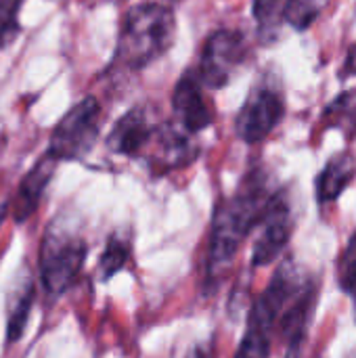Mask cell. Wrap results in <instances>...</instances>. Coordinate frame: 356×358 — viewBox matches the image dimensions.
<instances>
[{
  "label": "cell",
  "instance_id": "8992f818",
  "mask_svg": "<svg viewBox=\"0 0 356 358\" xmlns=\"http://www.w3.org/2000/svg\"><path fill=\"white\" fill-rule=\"evenodd\" d=\"M285 101L275 84H258L235 117V132L243 143L264 141L283 120Z\"/></svg>",
  "mask_w": 356,
  "mask_h": 358
},
{
  "label": "cell",
  "instance_id": "9a60e30c",
  "mask_svg": "<svg viewBox=\"0 0 356 358\" xmlns=\"http://www.w3.org/2000/svg\"><path fill=\"white\" fill-rule=\"evenodd\" d=\"M130 260V241L120 233L111 235L105 243V250L99 258V277L101 281H109L118 271L126 266Z\"/></svg>",
  "mask_w": 356,
  "mask_h": 358
},
{
  "label": "cell",
  "instance_id": "e0dca14e",
  "mask_svg": "<svg viewBox=\"0 0 356 358\" xmlns=\"http://www.w3.org/2000/svg\"><path fill=\"white\" fill-rule=\"evenodd\" d=\"M271 357V329L248 321L245 336L237 348L235 358H269Z\"/></svg>",
  "mask_w": 356,
  "mask_h": 358
},
{
  "label": "cell",
  "instance_id": "ba28073f",
  "mask_svg": "<svg viewBox=\"0 0 356 358\" xmlns=\"http://www.w3.org/2000/svg\"><path fill=\"white\" fill-rule=\"evenodd\" d=\"M258 227H260V235L254 243L252 264L266 266V264L275 262L277 256L285 250V245L292 237V231H294L292 208L283 193H273Z\"/></svg>",
  "mask_w": 356,
  "mask_h": 358
},
{
  "label": "cell",
  "instance_id": "2e32d148",
  "mask_svg": "<svg viewBox=\"0 0 356 358\" xmlns=\"http://www.w3.org/2000/svg\"><path fill=\"white\" fill-rule=\"evenodd\" d=\"M325 6H327V0H285L283 23L292 25L298 31H304L319 19Z\"/></svg>",
  "mask_w": 356,
  "mask_h": 358
},
{
  "label": "cell",
  "instance_id": "484cf974",
  "mask_svg": "<svg viewBox=\"0 0 356 358\" xmlns=\"http://www.w3.org/2000/svg\"><path fill=\"white\" fill-rule=\"evenodd\" d=\"M290 358H294V357H290Z\"/></svg>",
  "mask_w": 356,
  "mask_h": 358
},
{
  "label": "cell",
  "instance_id": "5b68a950",
  "mask_svg": "<svg viewBox=\"0 0 356 358\" xmlns=\"http://www.w3.org/2000/svg\"><path fill=\"white\" fill-rule=\"evenodd\" d=\"M245 55L248 42L241 31L218 29L206 40L195 76L204 88H225L233 71L245 61Z\"/></svg>",
  "mask_w": 356,
  "mask_h": 358
},
{
  "label": "cell",
  "instance_id": "cb8c5ba5",
  "mask_svg": "<svg viewBox=\"0 0 356 358\" xmlns=\"http://www.w3.org/2000/svg\"><path fill=\"white\" fill-rule=\"evenodd\" d=\"M103 2H118V0H103Z\"/></svg>",
  "mask_w": 356,
  "mask_h": 358
},
{
  "label": "cell",
  "instance_id": "d6986e66",
  "mask_svg": "<svg viewBox=\"0 0 356 358\" xmlns=\"http://www.w3.org/2000/svg\"><path fill=\"white\" fill-rule=\"evenodd\" d=\"M23 0H0V50L6 48L19 34L17 13Z\"/></svg>",
  "mask_w": 356,
  "mask_h": 358
},
{
  "label": "cell",
  "instance_id": "8fae6325",
  "mask_svg": "<svg viewBox=\"0 0 356 358\" xmlns=\"http://www.w3.org/2000/svg\"><path fill=\"white\" fill-rule=\"evenodd\" d=\"M59 159H55L48 151L34 164V168L21 178L15 201H13V218L15 222H25L31 218V214L38 210L40 199L48 187V182L52 180L55 172H57Z\"/></svg>",
  "mask_w": 356,
  "mask_h": 358
},
{
  "label": "cell",
  "instance_id": "5bb4252c",
  "mask_svg": "<svg viewBox=\"0 0 356 358\" xmlns=\"http://www.w3.org/2000/svg\"><path fill=\"white\" fill-rule=\"evenodd\" d=\"M254 19L258 25V36L264 44L277 40L283 23V2L281 0H254Z\"/></svg>",
  "mask_w": 356,
  "mask_h": 358
},
{
  "label": "cell",
  "instance_id": "6da1fadb",
  "mask_svg": "<svg viewBox=\"0 0 356 358\" xmlns=\"http://www.w3.org/2000/svg\"><path fill=\"white\" fill-rule=\"evenodd\" d=\"M273 193L262 170L250 172L235 195L222 199L214 212L210 245H208V275L222 273L237 256L241 243L258 227L264 208Z\"/></svg>",
  "mask_w": 356,
  "mask_h": 358
},
{
  "label": "cell",
  "instance_id": "44dd1931",
  "mask_svg": "<svg viewBox=\"0 0 356 358\" xmlns=\"http://www.w3.org/2000/svg\"><path fill=\"white\" fill-rule=\"evenodd\" d=\"M353 76H356V42L348 48V55H346L342 71H340V78H353Z\"/></svg>",
  "mask_w": 356,
  "mask_h": 358
},
{
  "label": "cell",
  "instance_id": "3957f363",
  "mask_svg": "<svg viewBox=\"0 0 356 358\" xmlns=\"http://www.w3.org/2000/svg\"><path fill=\"white\" fill-rule=\"evenodd\" d=\"M88 245L69 224L50 222L38 252L40 283L50 300L61 298L82 273Z\"/></svg>",
  "mask_w": 356,
  "mask_h": 358
},
{
  "label": "cell",
  "instance_id": "52a82bcc",
  "mask_svg": "<svg viewBox=\"0 0 356 358\" xmlns=\"http://www.w3.org/2000/svg\"><path fill=\"white\" fill-rule=\"evenodd\" d=\"M143 153L147 155L149 168L155 174H164L193 164L199 155V147L195 145L193 134L176 122H162L153 124L151 138Z\"/></svg>",
  "mask_w": 356,
  "mask_h": 358
},
{
  "label": "cell",
  "instance_id": "d4e9b609",
  "mask_svg": "<svg viewBox=\"0 0 356 358\" xmlns=\"http://www.w3.org/2000/svg\"><path fill=\"white\" fill-rule=\"evenodd\" d=\"M355 132H356V124H355Z\"/></svg>",
  "mask_w": 356,
  "mask_h": 358
},
{
  "label": "cell",
  "instance_id": "30bf717a",
  "mask_svg": "<svg viewBox=\"0 0 356 358\" xmlns=\"http://www.w3.org/2000/svg\"><path fill=\"white\" fill-rule=\"evenodd\" d=\"M151 132H153V124H149L147 111L143 107H132L109 130L107 147L115 155L136 157V155H143L151 138Z\"/></svg>",
  "mask_w": 356,
  "mask_h": 358
},
{
  "label": "cell",
  "instance_id": "603a6c76",
  "mask_svg": "<svg viewBox=\"0 0 356 358\" xmlns=\"http://www.w3.org/2000/svg\"><path fill=\"white\" fill-rule=\"evenodd\" d=\"M355 292V315H356V289H353Z\"/></svg>",
  "mask_w": 356,
  "mask_h": 358
},
{
  "label": "cell",
  "instance_id": "ac0fdd59",
  "mask_svg": "<svg viewBox=\"0 0 356 358\" xmlns=\"http://www.w3.org/2000/svg\"><path fill=\"white\" fill-rule=\"evenodd\" d=\"M325 124L332 128H344L346 124H356V90L342 92L325 109Z\"/></svg>",
  "mask_w": 356,
  "mask_h": 358
},
{
  "label": "cell",
  "instance_id": "277c9868",
  "mask_svg": "<svg viewBox=\"0 0 356 358\" xmlns=\"http://www.w3.org/2000/svg\"><path fill=\"white\" fill-rule=\"evenodd\" d=\"M101 132V105L94 96L78 101L52 128L48 153L63 159H80L94 147Z\"/></svg>",
  "mask_w": 356,
  "mask_h": 358
},
{
  "label": "cell",
  "instance_id": "7a4b0ae2",
  "mask_svg": "<svg viewBox=\"0 0 356 358\" xmlns=\"http://www.w3.org/2000/svg\"><path fill=\"white\" fill-rule=\"evenodd\" d=\"M176 38L174 10L159 2L132 6L122 21L113 65L122 69H143L170 50Z\"/></svg>",
  "mask_w": 356,
  "mask_h": 358
},
{
  "label": "cell",
  "instance_id": "7c38bea8",
  "mask_svg": "<svg viewBox=\"0 0 356 358\" xmlns=\"http://www.w3.org/2000/svg\"><path fill=\"white\" fill-rule=\"evenodd\" d=\"M356 176V159L342 151L338 155H334L325 168L321 170V174L317 176V199L319 203H332L336 201L346 187L355 180Z\"/></svg>",
  "mask_w": 356,
  "mask_h": 358
},
{
  "label": "cell",
  "instance_id": "ffe728a7",
  "mask_svg": "<svg viewBox=\"0 0 356 358\" xmlns=\"http://www.w3.org/2000/svg\"><path fill=\"white\" fill-rule=\"evenodd\" d=\"M338 281L344 292L356 289V233L346 243L338 262Z\"/></svg>",
  "mask_w": 356,
  "mask_h": 358
},
{
  "label": "cell",
  "instance_id": "4fadbf2b",
  "mask_svg": "<svg viewBox=\"0 0 356 358\" xmlns=\"http://www.w3.org/2000/svg\"><path fill=\"white\" fill-rule=\"evenodd\" d=\"M34 298H36L34 279L29 275H23L21 279H17L15 289L10 292L6 304V344H15L17 340L23 338L34 306Z\"/></svg>",
  "mask_w": 356,
  "mask_h": 358
},
{
  "label": "cell",
  "instance_id": "9c48e42d",
  "mask_svg": "<svg viewBox=\"0 0 356 358\" xmlns=\"http://www.w3.org/2000/svg\"><path fill=\"white\" fill-rule=\"evenodd\" d=\"M172 111L174 122L191 134L206 130L214 122L212 107L204 96V86L195 71H187L176 82L172 92Z\"/></svg>",
  "mask_w": 356,
  "mask_h": 358
},
{
  "label": "cell",
  "instance_id": "7402d4cb",
  "mask_svg": "<svg viewBox=\"0 0 356 358\" xmlns=\"http://www.w3.org/2000/svg\"><path fill=\"white\" fill-rule=\"evenodd\" d=\"M187 358H212V352H210L208 346H199V348H195Z\"/></svg>",
  "mask_w": 356,
  "mask_h": 358
}]
</instances>
